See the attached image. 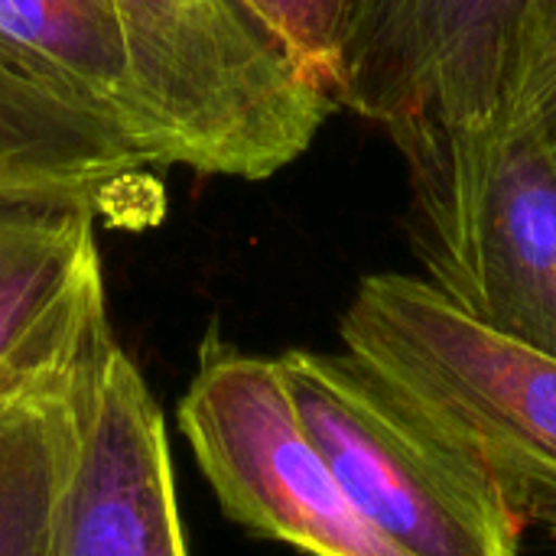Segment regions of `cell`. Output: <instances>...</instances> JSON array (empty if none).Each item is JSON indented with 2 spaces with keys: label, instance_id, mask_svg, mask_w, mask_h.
Instances as JSON below:
<instances>
[{
  "label": "cell",
  "instance_id": "52a82bcc",
  "mask_svg": "<svg viewBox=\"0 0 556 556\" xmlns=\"http://www.w3.org/2000/svg\"><path fill=\"white\" fill-rule=\"evenodd\" d=\"M94 222L81 199L0 192V404L75 388L114 342Z\"/></svg>",
  "mask_w": 556,
  "mask_h": 556
},
{
  "label": "cell",
  "instance_id": "9c48e42d",
  "mask_svg": "<svg viewBox=\"0 0 556 556\" xmlns=\"http://www.w3.org/2000/svg\"><path fill=\"white\" fill-rule=\"evenodd\" d=\"M153 166L121 124L0 46V192L65 195L134 218L160 212Z\"/></svg>",
  "mask_w": 556,
  "mask_h": 556
},
{
  "label": "cell",
  "instance_id": "7a4b0ae2",
  "mask_svg": "<svg viewBox=\"0 0 556 556\" xmlns=\"http://www.w3.org/2000/svg\"><path fill=\"white\" fill-rule=\"evenodd\" d=\"M137 94L169 166L267 179L316 137L336 101L309 85L241 0H114Z\"/></svg>",
  "mask_w": 556,
  "mask_h": 556
},
{
  "label": "cell",
  "instance_id": "30bf717a",
  "mask_svg": "<svg viewBox=\"0 0 556 556\" xmlns=\"http://www.w3.org/2000/svg\"><path fill=\"white\" fill-rule=\"evenodd\" d=\"M0 46L121 124L156 166H169L166 140L130 75L114 0H0Z\"/></svg>",
  "mask_w": 556,
  "mask_h": 556
},
{
  "label": "cell",
  "instance_id": "7c38bea8",
  "mask_svg": "<svg viewBox=\"0 0 556 556\" xmlns=\"http://www.w3.org/2000/svg\"><path fill=\"white\" fill-rule=\"evenodd\" d=\"M283 46L300 75L332 98L336 52L352 0H241ZM336 101V98H332Z\"/></svg>",
  "mask_w": 556,
  "mask_h": 556
},
{
  "label": "cell",
  "instance_id": "8992f818",
  "mask_svg": "<svg viewBox=\"0 0 556 556\" xmlns=\"http://www.w3.org/2000/svg\"><path fill=\"white\" fill-rule=\"evenodd\" d=\"M179 430L235 525L306 556H407L342 492L290 404L277 358L208 336L179 401Z\"/></svg>",
  "mask_w": 556,
  "mask_h": 556
},
{
  "label": "cell",
  "instance_id": "4fadbf2b",
  "mask_svg": "<svg viewBox=\"0 0 556 556\" xmlns=\"http://www.w3.org/2000/svg\"><path fill=\"white\" fill-rule=\"evenodd\" d=\"M508 121L528 127L556 163V0L534 3Z\"/></svg>",
  "mask_w": 556,
  "mask_h": 556
},
{
  "label": "cell",
  "instance_id": "3957f363",
  "mask_svg": "<svg viewBox=\"0 0 556 556\" xmlns=\"http://www.w3.org/2000/svg\"><path fill=\"white\" fill-rule=\"evenodd\" d=\"M290 404L355 511L407 556H518L521 515L414 404L349 352L277 355Z\"/></svg>",
  "mask_w": 556,
  "mask_h": 556
},
{
  "label": "cell",
  "instance_id": "5b68a950",
  "mask_svg": "<svg viewBox=\"0 0 556 556\" xmlns=\"http://www.w3.org/2000/svg\"><path fill=\"white\" fill-rule=\"evenodd\" d=\"M538 0H352L332 98L404 156L508 124Z\"/></svg>",
  "mask_w": 556,
  "mask_h": 556
},
{
  "label": "cell",
  "instance_id": "6da1fadb",
  "mask_svg": "<svg viewBox=\"0 0 556 556\" xmlns=\"http://www.w3.org/2000/svg\"><path fill=\"white\" fill-rule=\"evenodd\" d=\"M342 345L440 433L518 515L556 525V358L466 316L430 280L371 274L339 323Z\"/></svg>",
  "mask_w": 556,
  "mask_h": 556
},
{
  "label": "cell",
  "instance_id": "277c9868",
  "mask_svg": "<svg viewBox=\"0 0 556 556\" xmlns=\"http://www.w3.org/2000/svg\"><path fill=\"white\" fill-rule=\"evenodd\" d=\"M407 160L417 254L430 283L476 323L556 358V163L505 127Z\"/></svg>",
  "mask_w": 556,
  "mask_h": 556
},
{
  "label": "cell",
  "instance_id": "ba28073f",
  "mask_svg": "<svg viewBox=\"0 0 556 556\" xmlns=\"http://www.w3.org/2000/svg\"><path fill=\"white\" fill-rule=\"evenodd\" d=\"M75 407L55 556H189L163 410L117 339L78 384Z\"/></svg>",
  "mask_w": 556,
  "mask_h": 556
},
{
  "label": "cell",
  "instance_id": "8fae6325",
  "mask_svg": "<svg viewBox=\"0 0 556 556\" xmlns=\"http://www.w3.org/2000/svg\"><path fill=\"white\" fill-rule=\"evenodd\" d=\"M78 384L0 404V556H55L78 450Z\"/></svg>",
  "mask_w": 556,
  "mask_h": 556
}]
</instances>
